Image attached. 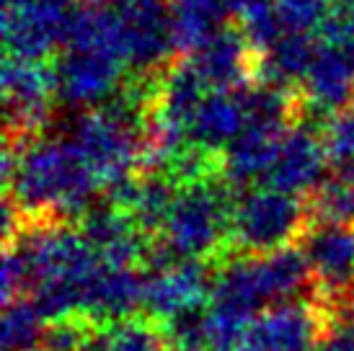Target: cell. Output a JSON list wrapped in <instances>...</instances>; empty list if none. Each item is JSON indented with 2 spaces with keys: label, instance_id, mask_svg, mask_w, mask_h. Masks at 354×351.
<instances>
[{
  "label": "cell",
  "instance_id": "1",
  "mask_svg": "<svg viewBox=\"0 0 354 351\" xmlns=\"http://www.w3.org/2000/svg\"><path fill=\"white\" fill-rule=\"evenodd\" d=\"M3 186L24 222H68L83 220L101 191L86 158L70 140L6 135Z\"/></svg>",
  "mask_w": 354,
  "mask_h": 351
},
{
  "label": "cell",
  "instance_id": "2",
  "mask_svg": "<svg viewBox=\"0 0 354 351\" xmlns=\"http://www.w3.org/2000/svg\"><path fill=\"white\" fill-rule=\"evenodd\" d=\"M55 70L59 98L70 106L96 108L119 96L129 73L119 6H75Z\"/></svg>",
  "mask_w": 354,
  "mask_h": 351
},
{
  "label": "cell",
  "instance_id": "3",
  "mask_svg": "<svg viewBox=\"0 0 354 351\" xmlns=\"http://www.w3.org/2000/svg\"><path fill=\"white\" fill-rule=\"evenodd\" d=\"M233 186H227L220 173L178 186L176 199L168 209V217L158 245L171 258L184 261H212L227 251L230 227H233Z\"/></svg>",
  "mask_w": 354,
  "mask_h": 351
},
{
  "label": "cell",
  "instance_id": "4",
  "mask_svg": "<svg viewBox=\"0 0 354 351\" xmlns=\"http://www.w3.org/2000/svg\"><path fill=\"white\" fill-rule=\"evenodd\" d=\"M310 222V209L300 196L274 186H254L233 205L230 248L238 256L274 254L300 243Z\"/></svg>",
  "mask_w": 354,
  "mask_h": 351
},
{
  "label": "cell",
  "instance_id": "5",
  "mask_svg": "<svg viewBox=\"0 0 354 351\" xmlns=\"http://www.w3.org/2000/svg\"><path fill=\"white\" fill-rule=\"evenodd\" d=\"M6 135L31 140L47 127L57 91V70L47 59L6 57L3 62Z\"/></svg>",
  "mask_w": 354,
  "mask_h": 351
},
{
  "label": "cell",
  "instance_id": "6",
  "mask_svg": "<svg viewBox=\"0 0 354 351\" xmlns=\"http://www.w3.org/2000/svg\"><path fill=\"white\" fill-rule=\"evenodd\" d=\"M70 0H3V41L8 57L47 59L65 44Z\"/></svg>",
  "mask_w": 354,
  "mask_h": 351
},
{
  "label": "cell",
  "instance_id": "7",
  "mask_svg": "<svg viewBox=\"0 0 354 351\" xmlns=\"http://www.w3.org/2000/svg\"><path fill=\"white\" fill-rule=\"evenodd\" d=\"M122 34L135 83H150L168 68L174 47L171 13L163 0H122Z\"/></svg>",
  "mask_w": 354,
  "mask_h": 351
},
{
  "label": "cell",
  "instance_id": "8",
  "mask_svg": "<svg viewBox=\"0 0 354 351\" xmlns=\"http://www.w3.org/2000/svg\"><path fill=\"white\" fill-rule=\"evenodd\" d=\"M326 331L328 312L324 305L290 300L256 315L241 351H315Z\"/></svg>",
  "mask_w": 354,
  "mask_h": 351
},
{
  "label": "cell",
  "instance_id": "9",
  "mask_svg": "<svg viewBox=\"0 0 354 351\" xmlns=\"http://www.w3.org/2000/svg\"><path fill=\"white\" fill-rule=\"evenodd\" d=\"M318 303L331 305L354 294V225L310 222L300 240Z\"/></svg>",
  "mask_w": 354,
  "mask_h": 351
},
{
  "label": "cell",
  "instance_id": "10",
  "mask_svg": "<svg viewBox=\"0 0 354 351\" xmlns=\"http://www.w3.org/2000/svg\"><path fill=\"white\" fill-rule=\"evenodd\" d=\"M145 282V312L156 323H168L178 312L209 303L212 274L207 263L171 258L158 266H150Z\"/></svg>",
  "mask_w": 354,
  "mask_h": 351
},
{
  "label": "cell",
  "instance_id": "11",
  "mask_svg": "<svg viewBox=\"0 0 354 351\" xmlns=\"http://www.w3.org/2000/svg\"><path fill=\"white\" fill-rule=\"evenodd\" d=\"M187 59L209 91H243L256 78V52L238 26L217 31Z\"/></svg>",
  "mask_w": 354,
  "mask_h": 351
},
{
  "label": "cell",
  "instance_id": "12",
  "mask_svg": "<svg viewBox=\"0 0 354 351\" xmlns=\"http://www.w3.org/2000/svg\"><path fill=\"white\" fill-rule=\"evenodd\" d=\"M326 150L321 135L297 122L282 137V145L277 150L272 171L266 176L264 186H274L287 194H313L326 178Z\"/></svg>",
  "mask_w": 354,
  "mask_h": 351
},
{
  "label": "cell",
  "instance_id": "13",
  "mask_svg": "<svg viewBox=\"0 0 354 351\" xmlns=\"http://www.w3.org/2000/svg\"><path fill=\"white\" fill-rule=\"evenodd\" d=\"M305 111L336 114L354 104V59L346 49L318 41L315 57L300 86Z\"/></svg>",
  "mask_w": 354,
  "mask_h": 351
},
{
  "label": "cell",
  "instance_id": "14",
  "mask_svg": "<svg viewBox=\"0 0 354 351\" xmlns=\"http://www.w3.org/2000/svg\"><path fill=\"white\" fill-rule=\"evenodd\" d=\"M290 129L264 124V122H248L236 142L220 155V178L233 189L256 186L259 181L264 184L277 158V150L282 145V137Z\"/></svg>",
  "mask_w": 354,
  "mask_h": 351
},
{
  "label": "cell",
  "instance_id": "15",
  "mask_svg": "<svg viewBox=\"0 0 354 351\" xmlns=\"http://www.w3.org/2000/svg\"><path fill=\"white\" fill-rule=\"evenodd\" d=\"M145 282H148V274L140 269L106 266L93 279L86 294L83 318L93 325L138 318V310H145Z\"/></svg>",
  "mask_w": 354,
  "mask_h": 351
},
{
  "label": "cell",
  "instance_id": "16",
  "mask_svg": "<svg viewBox=\"0 0 354 351\" xmlns=\"http://www.w3.org/2000/svg\"><path fill=\"white\" fill-rule=\"evenodd\" d=\"M248 111L243 91H209L189 129V145L220 158L246 129Z\"/></svg>",
  "mask_w": 354,
  "mask_h": 351
},
{
  "label": "cell",
  "instance_id": "17",
  "mask_svg": "<svg viewBox=\"0 0 354 351\" xmlns=\"http://www.w3.org/2000/svg\"><path fill=\"white\" fill-rule=\"evenodd\" d=\"M246 0H168L171 34L178 55L189 57L217 31L227 29V21L238 19Z\"/></svg>",
  "mask_w": 354,
  "mask_h": 351
},
{
  "label": "cell",
  "instance_id": "18",
  "mask_svg": "<svg viewBox=\"0 0 354 351\" xmlns=\"http://www.w3.org/2000/svg\"><path fill=\"white\" fill-rule=\"evenodd\" d=\"M315 47H318V41H313L310 34L287 31L274 47L256 57L254 83L300 91L305 75H308V68L315 57Z\"/></svg>",
  "mask_w": 354,
  "mask_h": 351
},
{
  "label": "cell",
  "instance_id": "19",
  "mask_svg": "<svg viewBox=\"0 0 354 351\" xmlns=\"http://www.w3.org/2000/svg\"><path fill=\"white\" fill-rule=\"evenodd\" d=\"M80 351H174L163 325L153 318L93 325Z\"/></svg>",
  "mask_w": 354,
  "mask_h": 351
},
{
  "label": "cell",
  "instance_id": "20",
  "mask_svg": "<svg viewBox=\"0 0 354 351\" xmlns=\"http://www.w3.org/2000/svg\"><path fill=\"white\" fill-rule=\"evenodd\" d=\"M236 21L238 31L251 44L256 57L274 47L277 41L287 34V26L274 0H246Z\"/></svg>",
  "mask_w": 354,
  "mask_h": 351
},
{
  "label": "cell",
  "instance_id": "21",
  "mask_svg": "<svg viewBox=\"0 0 354 351\" xmlns=\"http://www.w3.org/2000/svg\"><path fill=\"white\" fill-rule=\"evenodd\" d=\"M44 323L29 297L3 305V351H37L47 333Z\"/></svg>",
  "mask_w": 354,
  "mask_h": 351
},
{
  "label": "cell",
  "instance_id": "22",
  "mask_svg": "<svg viewBox=\"0 0 354 351\" xmlns=\"http://www.w3.org/2000/svg\"><path fill=\"white\" fill-rule=\"evenodd\" d=\"M310 220L326 225H354V189L342 176L324 178L308 202Z\"/></svg>",
  "mask_w": 354,
  "mask_h": 351
},
{
  "label": "cell",
  "instance_id": "23",
  "mask_svg": "<svg viewBox=\"0 0 354 351\" xmlns=\"http://www.w3.org/2000/svg\"><path fill=\"white\" fill-rule=\"evenodd\" d=\"M163 331L174 351H212V325L207 305L178 312L176 318L163 323Z\"/></svg>",
  "mask_w": 354,
  "mask_h": 351
},
{
  "label": "cell",
  "instance_id": "24",
  "mask_svg": "<svg viewBox=\"0 0 354 351\" xmlns=\"http://www.w3.org/2000/svg\"><path fill=\"white\" fill-rule=\"evenodd\" d=\"M326 158L336 168H344L354 160V104L336 114H328L318 129Z\"/></svg>",
  "mask_w": 354,
  "mask_h": 351
},
{
  "label": "cell",
  "instance_id": "25",
  "mask_svg": "<svg viewBox=\"0 0 354 351\" xmlns=\"http://www.w3.org/2000/svg\"><path fill=\"white\" fill-rule=\"evenodd\" d=\"M274 3L282 13L287 31L310 34L313 29L321 31L339 0H274Z\"/></svg>",
  "mask_w": 354,
  "mask_h": 351
},
{
  "label": "cell",
  "instance_id": "26",
  "mask_svg": "<svg viewBox=\"0 0 354 351\" xmlns=\"http://www.w3.org/2000/svg\"><path fill=\"white\" fill-rule=\"evenodd\" d=\"M0 287H3V305L26 297V292L31 290L29 263L13 243L6 245V254H3V282H0Z\"/></svg>",
  "mask_w": 354,
  "mask_h": 351
},
{
  "label": "cell",
  "instance_id": "27",
  "mask_svg": "<svg viewBox=\"0 0 354 351\" xmlns=\"http://www.w3.org/2000/svg\"><path fill=\"white\" fill-rule=\"evenodd\" d=\"M321 41L342 49L354 47V0H339L334 13L321 26Z\"/></svg>",
  "mask_w": 354,
  "mask_h": 351
},
{
  "label": "cell",
  "instance_id": "28",
  "mask_svg": "<svg viewBox=\"0 0 354 351\" xmlns=\"http://www.w3.org/2000/svg\"><path fill=\"white\" fill-rule=\"evenodd\" d=\"M339 176H342L346 184L354 189V160H352V163H346L344 168H339Z\"/></svg>",
  "mask_w": 354,
  "mask_h": 351
},
{
  "label": "cell",
  "instance_id": "29",
  "mask_svg": "<svg viewBox=\"0 0 354 351\" xmlns=\"http://www.w3.org/2000/svg\"><path fill=\"white\" fill-rule=\"evenodd\" d=\"M37 351H44V349H37Z\"/></svg>",
  "mask_w": 354,
  "mask_h": 351
}]
</instances>
